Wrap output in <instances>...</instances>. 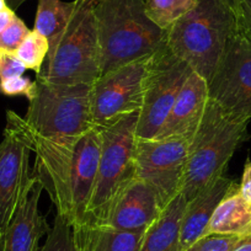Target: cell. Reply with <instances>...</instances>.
Instances as JSON below:
<instances>
[{"instance_id":"6da1fadb","label":"cell","mask_w":251,"mask_h":251,"mask_svg":"<svg viewBox=\"0 0 251 251\" xmlns=\"http://www.w3.org/2000/svg\"><path fill=\"white\" fill-rule=\"evenodd\" d=\"M5 129L35 154L32 173L48 192L57 213L71 226L84 223L101 149V128L79 136H41L14 111L6 112Z\"/></svg>"},{"instance_id":"7a4b0ae2","label":"cell","mask_w":251,"mask_h":251,"mask_svg":"<svg viewBox=\"0 0 251 251\" xmlns=\"http://www.w3.org/2000/svg\"><path fill=\"white\" fill-rule=\"evenodd\" d=\"M94 13L101 75L151 55L165 45L166 31L149 20L144 0H95Z\"/></svg>"},{"instance_id":"3957f363","label":"cell","mask_w":251,"mask_h":251,"mask_svg":"<svg viewBox=\"0 0 251 251\" xmlns=\"http://www.w3.org/2000/svg\"><path fill=\"white\" fill-rule=\"evenodd\" d=\"M238 28L236 14L219 0H197L190 13L166 30L165 45L208 83Z\"/></svg>"},{"instance_id":"277c9868","label":"cell","mask_w":251,"mask_h":251,"mask_svg":"<svg viewBox=\"0 0 251 251\" xmlns=\"http://www.w3.org/2000/svg\"><path fill=\"white\" fill-rule=\"evenodd\" d=\"M95 0H74L71 19L55 37L36 78L53 84L93 85L101 75Z\"/></svg>"},{"instance_id":"5b68a950","label":"cell","mask_w":251,"mask_h":251,"mask_svg":"<svg viewBox=\"0 0 251 251\" xmlns=\"http://www.w3.org/2000/svg\"><path fill=\"white\" fill-rule=\"evenodd\" d=\"M249 122L229 118L209 100L199 128L190 141L181 194L186 202L224 176L236 149L248 139Z\"/></svg>"},{"instance_id":"8992f818","label":"cell","mask_w":251,"mask_h":251,"mask_svg":"<svg viewBox=\"0 0 251 251\" xmlns=\"http://www.w3.org/2000/svg\"><path fill=\"white\" fill-rule=\"evenodd\" d=\"M139 113L101 128V149L85 222L105 226L116 202L136 178V129Z\"/></svg>"},{"instance_id":"52a82bcc","label":"cell","mask_w":251,"mask_h":251,"mask_svg":"<svg viewBox=\"0 0 251 251\" xmlns=\"http://www.w3.org/2000/svg\"><path fill=\"white\" fill-rule=\"evenodd\" d=\"M24 120L41 136H79L96 127L90 108V85L53 84L36 78Z\"/></svg>"},{"instance_id":"ba28073f","label":"cell","mask_w":251,"mask_h":251,"mask_svg":"<svg viewBox=\"0 0 251 251\" xmlns=\"http://www.w3.org/2000/svg\"><path fill=\"white\" fill-rule=\"evenodd\" d=\"M190 73L191 68L166 45L151 55L144 78L137 138L151 139L158 134Z\"/></svg>"},{"instance_id":"9c48e42d","label":"cell","mask_w":251,"mask_h":251,"mask_svg":"<svg viewBox=\"0 0 251 251\" xmlns=\"http://www.w3.org/2000/svg\"><path fill=\"white\" fill-rule=\"evenodd\" d=\"M209 100L229 118L251 120V38L238 28L208 81Z\"/></svg>"},{"instance_id":"30bf717a","label":"cell","mask_w":251,"mask_h":251,"mask_svg":"<svg viewBox=\"0 0 251 251\" xmlns=\"http://www.w3.org/2000/svg\"><path fill=\"white\" fill-rule=\"evenodd\" d=\"M149 58L151 55L107 72L90 85L91 116L96 127L106 128L127 116L139 113Z\"/></svg>"},{"instance_id":"8fae6325","label":"cell","mask_w":251,"mask_h":251,"mask_svg":"<svg viewBox=\"0 0 251 251\" xmlns=\"http://www.w3.org/2000/svg\"><path fill=\"white\" fill-rule=\"evenodd\" d=\"M188 146L183 138H137L136 176L155 190L163 208L181 194Z\"/></svg>"},{"instance_id":"7c38bea8","label":"cell","mask_w":251,"mask_h":251,"mask_svg":"<svg viewBox=\"0 0 251 251\" xmlns=\"http://www.w3.org/2000/svg\"><path fill=\"white\" fill-rule=\"evenodd\" d=\"M30 154L24 142L4 131L0 142V240L35 180Z\"/></svg>"},{"instance_id":"4fadbf2b","label":"cell","mask_w":251,"mask_h":251,"mask_svg":"<svg viewBox=\"0 0 251 251\" xmlns=\"http://www.w3.org/2000/svg\"><path fill=\"white\" fill-rule=\"evenodd\" d=\"M209 102L208 83L194 71L188 74L170 113L154 138H183L191 141Z\"/></svg>"},{"instance_id":"5bb4252c","label":"cell","mask_w":251,"mask_h":251,"mask_svg":"<svg viewBox=\"0 0 251 251\" xmlns=\"http://www.w3.org/2000/svg\"><path fill=\"white\" fill-rule=\"evenodd\" d=\"M42 191V183L35 176L30 190L0 240V251L40 250L41 239L52 228L38 206Z\"/></svg>"},{"instance_id":"9a60e30c","label":"cell","mask_w":251,"mask_h":251,"mask_svg":"<svg viewBox=\"0 0 251 251\" xmlns=\"http://www.w3.org/2000/svg\"><path fill=\"white\" fill-rule=\"evenodd\" d=\"M163 209L155 190L136 176L116 202L105 226L123 231H146Z\"/></svg>"},{"instance_id":"2e32d148","label":"cell","mask_w":251,"mask_h":251,"mask_svg":"<svg viewBox=\"0 0 251 251\" xmlns=\"http://www.w3.org/2000/svg\"><path fill=\"white\" fill-rule=\"evenodd\" d=\"M234 183L233 178L221 176L191 201L186 202L180 228V251L187 249L206 234L214 209Z\"/></svg>"},{"instance_id":"e0dca14e","label":"cell","mask_w":251,"mask_h":251,"mask_svg":"<svg viewBox=\"0 0 251 251\" xmlns=\"http://www.w3.org/2000/svg\"><path fill=\"white\" fill-rule=\"evenodd\" d=\"M76 251H139L144 231H123L84 223L72 226Z\"/></svg>"},{"instance_id":"ac0fdd59","label":"cell","mask_w":251,"mask_h":251,"mask_svg":"<svg viewBox=\"0 0 251 251\" xmlns=\"http://www.w3.org/2000/svg\"><path fill=\"white\" fill-rule=\"evenodd\" d=\"M248 236L251 234V203L239 194V183H234L214 209L206 234Z\"/></svg>"},{"instance_id":"d6986e66","label":"cell","mask_w":251,"mask_h":251,"mask_svg":"<svg viewBox=\"0 0 251 251\" xmlns=\"http://www.w3.org/2000/svg\"><path fill=\"white\" fill-rule=\"evenodd\" d=\"M185 206L186 200L180 194L144 231L139 251H180V228Z\"/></svg>"},{"instance_id":"ffe728a7","label":"cell","mask_w":251,"mask_h":251,"mask_svg":"<svg viewBox=\"0 0 251 251\" xmlns=\"http://www.w3.org/2000/svg\"><path fill=\"white\" fill-rule=\"evenodd\" d=\"M73 9L74 0L69 3L62 0H38L33 30L48 41L52 40L66 27Z\"/></svg>"},{"instance_id":"44dd1931","label":"cell","mask_w":251,"mask_h":251,"mask_svg":"<svg viewBox=\"0 0 251 251\" xmlns=\"http://www.w3.org/2000/svg\"><path fill=\"white\" fill-rule=\"evenodd\" d=\"M196 4L197 0H144L147 16L163 31L169 30Z\"/></svg>"},{"instance_id":"7402d4cb","label":"cell","mask_w":251,"mask_h":251,"mask_svg":"<svg viewBox=\"0 0 251 251\" xmlns=\"http://www.w3.org/2000/svg\"><path fill=\"white\" fill-rule=\"evenodd\" d=\"M48 50L50 41L35 30H31L15 50V54L25 64L26 69H31L38 74L47 58Z\"/></svg>"},{"instance_id":"603a6c76","label":"cell","mask_w":251,"mask_h":251,"mask_svg":"<svg viewBox=\"0 0 251 251\" xmlns=\"http://www.w3.org/2000/svg\"><path fill=\"white\" fill-rule=\"evenodd\" d=\"M38 251H76L72 226L64 217L55 214L54 223L47 234V240Z\"/></svg>"},{"instance_id":"cb8c5ba5","label":"cell","mask_w":251,"mask_h":251,"mask_svg":"<svg viewBox=\"0 0 251 251\" xmlns=\"http://www.w3.org/2000/svg\"><path fill=\"white\" fill-rule=\"evenodd\" d=\"M245 236L208 234L200 238L183 251H234Z\"/></svg>"},{"instance_id":"d4e9b609","label":"cell","mask_w":251,"mask_h":251,"mask_svg":"<svg viewBox=\"0 0 251 251\" xmlns=\"http://www.w3.org/2000/svg\"><path fill=\"white\" fill-rule=\"evenodd\" d=\"M30 31L25 23L20 18L15 16L13 23L0 33V52L15 53Z\"/></svg>"},{"instance_id":"484cf974","label":"cell","mask_w":251,"mask_h":251,"mask_svg":"<svg viewBox=\"0 0 251 251\" xmlns=\"http://www.w3.org/2000/svg\"><path fill=\"white\" fill-rule=\"evenodd\" d=\"M33 90V81L25 76H13L0 81V93L6 96L24 95L30 98Z\"/></svg>"},{"instance_id":"4316f807","label":"cell","mask_w":251,"mask_h":251,"mask_svg":"<svg viewBox=\"0 0 251 251\" xmlns=\"http://www.w3.org/2000/svg\"><path fill=\"white\" fill-rule=\"evenodd\" d=\"M26 67L15 53L0 52V81L25 73Z\"/></svg>"},{"instance_id":"83f0119b","label":"cell","mask_w":251,"mask_h":251,"mask_svg":"<svg viewBox=\"0 0 251 251\" xmlns=\"http://www.w3.org/2000/svg\"><path fill=\"white\" fill-rule=\"evenodd\" d=\"M239 30L251 38V0H240L238 10Z\"/></svg>"},{"instance_id":"f1b7e54d","label":"cell","mask_w":251,"mask_h":251,"mask_svg":"<svg viewBox=\"0 0 251 251\" xmlns=\"http://www.w3.org/2000/svg\"><path fill=\"white\" fill-rule=\"evenodd\" d=\"M239 194L251 203V160H248L244 166L241 180L239 182Z\"/></svg>"},{"instance_id":"f546056e","label":"cell","mask_w":251,"mask_h":251,"mask_svg":"<svg viewBox=\"0 0 251 251\" xmlns=\"http://www.w3.org/2000/svg\"><path fill=\"white\" fill-rule=\"evenodd\" d=\"M16 14L15 11L11 10L10 8H6L4 10L0 11V33L3 32L11 23L15 19Z\"/></svg>"},{"instance_id":"4dcf8cb0","label":"cell","mask_w":251,"mask_h":251,"mask_svg":"<svg viewBox=\"0 0 251 251\" xmlns=\"http://www.w3.org/2000/svg\"><path fill=\"white\" fill-rule=\"evenodd\" d=\"M234 251H251V234L250 235L245 236V238L240 241V244L234 249Z\"/></svg>"},{"instance_id":"1f68e13d","label":"cell","mask_w":251,"mask_h":251,"mask_svg":"<svg viewBox=\"0 0 251 251\" xmlns=\"http://www.w3.org/2000/svg\"><path fill=\"white\" fill-rule=\"evenodd\" d=\"M222 4H224L226 6H228L229 9L234 11L238 16V10H239V5H240V0H219Z\"/></svg>"},{"instance_id":"d6a6232c","label":"cell","mask_w":251,"mask_h":251,"mask_svg":"<svg viewBox=\"0 0 251 251\" xmlns=\"http://www.w3.org/2000/svg\"><path fill=\"white\" fill-rule=\"evenodd\" d=\"M25 1H27V0H6V4H8V6L11 10L15 11L16 9L20 8Z\"/></svg>"},{"instance_id":"836d02e7","label":"cell","mask_w":251,"mask_h":251,"mask_svg":"<svg viewBox=\"0 0 251 251\" xmlns=\"http://www.w3.org/2000/svg\"><path fill=\"white\" fill-rule=\"evenodd\" d=\"M9 8L8 4H6V0H0V11L4 10V9Z\"/></svg>"}]
</instances>
